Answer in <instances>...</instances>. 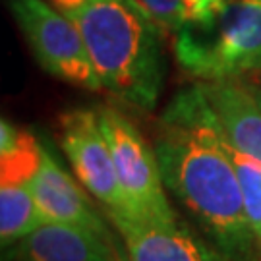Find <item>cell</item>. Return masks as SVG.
I'll list each match as a JSON object with an SVG mask.
<instances>
[{"label":"cell","mask_w":261,"mask_h":261,"mask_svg":"<svg viewBox=\"0 0 261 261\" xmlns=\"http://www.w3.org/2000/svg\"><path fill=\"white\" fill-rule=\"evenodd\" d=\"M120 230L130 261H209L211 248L182 224L109 217Z\"/></svg>","instance_id":"cell-9"},{"label":"cell","mask_w":261,"mask_h":261,"mask_svg":"<svg viewBox=\"0 0 261 261\" xmlns=\"http://www.w3.org/2000/svg\"><path fill=\"white\" fill-rule=\"evenodd\" d=\"M45 223L29 184H0V242L4 250Z\"/></svg>","instance_id":"cell-11"},{"label":"cell","mask_w":261,"mask_h":261,"mask_svg":"<svg viewBox=\"0 0 261 261\" xmlns=\"http://www.w3.org/2000/svg\"><path fill=\"white\" fill-rule=\"evenodd\" d=\"M199 85L226 140L261 161V101L255 89L242 84L238 77L203 82Z\"/></svg>","instance_id":"cell-8"},{"label":"cell","mask_w":261,"mask_h":261,"mask_svg":"<svg viewBox=\"0 0 261 261\" xmlns=\"http://www.w3.org/2000/svg\"><path fill=\"white\" fill-rule=\"evenodd\" d=\"M205 2L207 0H140L161 28L174 33L194 18Z\"/></svg>","instance_id":"cell-14"},{"label":"cell","mask_w":261,"mask_h":261,"mask_svg":"<svg viewBox=\"0 0 261 261\" xmlns=\"http://www.w3.org/2000/svg\"><path fill=\"white\" fill-rule=\"evenodd\" d=\"M226 147L240 182L248 223L255 234V240L261 246V161L234 147L228 140H226Z\"/></svg>","instance_id":"cell-13"},{"label":"cell","mask_w":261,"mask_h":261,"mask_svg":"<svg viewBox=\"0 0 261 261\" xmlns=\"http://www.w3.org/2000/svg\"><path fill=\"white\" fill-rule=\"evenodd\" d=\"M8 6L48 74L93 91L103 87L74 19L43 0H8Z\"/></svg>","instance_id":"cell-5"},{"label":"cell","mask_w":261,"mask_h":261,"mask_svg":"<svg viewBox=\"0 0 261 261\" xmlns=\"http://www.w3.org/2000/svg\"><path fill=\"white\" fill-rule=\"evenodd\" d=\"M255 89V95H257V99L261 101V87H253Z\"/></svg>","instance_id":"cell-17"},{"label":"cell","mask_w":261,"mask_h":261,"mask_svg":"<svg viewBox=\"0 0 261 261\" xmlns=\"http://www.w3.org/2000/svg\"><path fill=\"white\" fill-rule=\"evenodd\" d=\"M97 112L128 203V217L124 219L174 224L176 215L163 190L165 182L155 149H151L140 130L122 112L109 107Z\"/></svg>","instance_id":"cell-4"},{"label":"cell","mask_w":261,"mask_h":261,"mask_svg":"<svg viewBox=\"0 0 261 261\" xmlns=\"http://www.w3.org/2000/svg\"><path fill=\"white\" fill-rule=\"evenodd\" d=\"M43 149L29 132L19 130L14 147L0 153V184H29L41 167Z\"/></svg>","instance_id":"cell-12"},{"label":"cell","mask_w":261,"mask_h":261,"mask_svg":"<svg viewBox=\"0 0 261 261\" xmlns=\"http://www.w3.org/2000/svg\"><path fill=\"white\" fill-rule=\"evenodd\" d=\"M174 55L203 82L261 72V0H207L176 31Z\"/></svg>","instance_id":"cell-3"},{"label":"cell","mask_w":261,"mask_h":261,"mask_svg":"<svg viewBox=\"0 0 261 261\" xmlns=\"http://www.w3.org/2000/svg\"><path fill=\"white\" fill-rule=\"evenodd\" d=\"M29 186L47 223L82 228L114 244L111 230L91 201L85 197L84 190L70 178V174H66L64 168L50 157L47 149H43L41 167Z\"/></svg>","instance_id":"cell-7"},{"label":"cell","mask_w":261,"mask_h":261,"mask_svg":"<svg viewBox=\"0 0 261 261\" xmlns=\"http://www.w3.org/2000/svg\"><path fill=\"white\" fill-rule=\"evenodd\" d=\"M18 261H118L114 244L82 228L45 223L19 242Z\"/></svg>","instance_id":"cell-10"},{"label":"cell","mask_w":261,"mask_h":261,"mask_svg":"<svg viewBox=\"0 0 261 261\" xmlns=\"http://www.w3.org/2000/svg\"><path fill=\"white\" fill-rule=\"evenodd\" d=\"M163 182L226 261H253L255 234L221 124L201 85L178 91L155 126Z\"/></svg>","instance_id":"cell-1"},{"label":"cell","mask_w":261,"mask_h":261,"mask_svg":"<svg viewBox=\"0 0 261 261\" xmlns=\"http://www.w3.org/2000/svg\"><path fill=\"white\" fill-rule=\"evenodd\" d=\"M209 261H226V259H224L223 255L217 252V250H213V252H211V257H209Z\"/></svg>","instance_id":"cell-16"},{"label":"cell","mask_w":261,"mask_h":261,"mask_svg":"<svg viewBox=\"0 0 261 261\" xmlns=\"http://www.w3.org/2000/svg\"><path fill=\"white\" fill-rule=\"evenodd\" d=\"M60 143L82 186L97 197L109 217H128L109 141L99 112L77 109L60 116Z\"/></svg>","instance_id":"cell-6"},{"label":"cell","mask_w":261,"mask_h":261,"mask_svg":"<svg viewBox=\"0 0 261 261\" xmlns=\"http://www.w3.org/2000/svg\"><path fill=\"white\" fill-rule=\"evenodd\" d=\"M53 2H55V6L60 10L62 14L70 16L72 12H75V10L80 8L82 4H84L85 0H53Z\"/></svg>","instance_id":"cell-15"},{"label":"cell","mask_w":261,"mask_h":261,"mask_svg":"<svg viewBox=\"0 0 261 261\" xmlns=\"http://www.w3.org/2000/svg\"><path fill=\"white\" fill-rule=\"evenodd\" d=\"M68 18L105 89L143 111L155 109L165 74L161 25L140 0H85Z\"/></svg>","instance_id":"cell-2"}]
</instances>
